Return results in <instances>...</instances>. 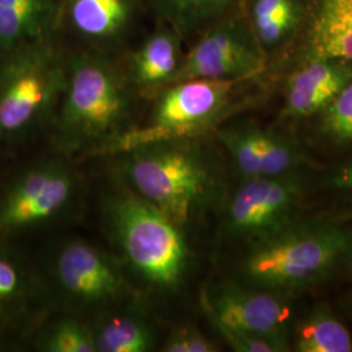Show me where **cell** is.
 <instances>
[{"instance_id":"cell-1","label":"cell","mask_w":352,"mask_h":352,"mask_svg":"<svg viewBox=\"0 0 352 352\" xmlns=\"http://www.w3.org/2000/svg\"><path fill=\"white\" fill-rule=\"evenodd\" d=\"M126 81L113 64L91 54L67 65L55 141L65 153L102 154L124 135L131 116Z\"/></svg>"},{"instance_id":"cell-2","label":"cell","mask_w":352,"mask_h":352,"mask_svg":"<svg viewBox=\"0 0 352 352\" xmlns=\"http://www.w3.org/2000/svg\"><path fill=\"white\" fill-rule=\"evenodd\" d=\"M351 263V227L312 222L260 238L243 263V273L260 289L289 292L318 285Z\"/></svg>"},{"instance_id":"cell-3","label":"cell","mask_w":352,"mask_h":352,"mask_svg":"<svg viewBox=\"0 0 352 352\" xmlns=\"http://www.w3.org/2000/svg\"><path fill=\"white\" fill-rule=\"evenodd\" d=\"M67 67L50 37L0 55V151L30 139L60 102Z\"/></svg>"},{"instance_id":"cell-4","label":"cell","mask_w":352,"mask_h":352,"mask_svg":"<svg viewBox=\"0 0 352 352\" xmlns=\"http://www.w3.org/2000/svg\"><path fill=\"white\" fill-rule=\"evenodd\" d=\"M106 215L113 239L140 277L161 291L180 286L189 263L182 227L126 186L110 196Z\"/></svg>"},{"instance_id":"cell-5","label":"cell","mask_w":352,"mask_h":352,"mask_svg":"<svg viewBox=\"0 0 352 352\" xmlns=\"http://www.w3.org/2000/svg\"><path fill=\"white\" fill-rule=\"evenodd\" d=\"M183 142H155L118 154L126 187L182 228L212 186L208 167Z\"/></svg>"},{"instance_id":"cell-6","label":"cell","mask_w":352,"mask_h":352,"mask_svg":"<svg viewBox=\"0 0 352 352\" xmlns=\"http://www.w3.org/2000/svg\"><path fill=\"white\" fill-rule=\"evenodd\" d=\"M241 82L193 78L164 88L160 91L148 122L126 131L102 154L118 155L149 144L186 141L201 135L225 116Z\"/></svg>"},{"instance_id":"cell-7","label":"cell","mask_w":352,"mask_h":352,"mask_svg":"<svg viewBox=\"0 0 352 352\" xmlns=\"http://www.w3.org/2000/svg\"><path fill=\"white\" fill-rule=\"evenodd\" d=\"M75 177L67 164L41 161L11 176L0 189V240L55 219L72 200Z\"/></svg>"},{"instance_id":"cell-8","label":"cell","mask_w":352,"mask_h":352,"mask_svg":"<svg viewBox=\"0 0 352 352\" xmlns=\"http://www.w3.org/2000/svg\"><path fill=\"white\" fill-rule=\"evenodd\" d=\"M266 62L267 55L254 37L245 12L239 10L202 32L184 54L173 84L193 78L245 81L261 74Z\"/></svg>"},{"instance_id":"cell-9","label":"cell","mask_w":352,"mask_h":352,"mask_svg":"<svg viewBox=\"0 0 352 352\" xmlns=\"http://www.w3.org/2000/svg\"><path fill=\"white\" fill-rule=\"evenodd\" d=\"M302 192V179L292 173L244 179L227 206L228 231L260 238L277 231L286 226Z\"/></svg>"},{"instance_id":"cell-10","label":"cell","mask_w":352,"mask_h":352,"mask_svg":"<svg viewBox=\"0 0 352 352\" xmlns=\"http://www.w3.org/2000/svg\"><path fill=\"white\" fill-rule=\"evenodd\" d=\"M54 276L74 302L98 305L118 300L126 279L113 258L88 241H67L54 260Z\"/></svg>"},{"instance_id":"cell-11","label":"cell","mask_w":352,"mask_h":352,"mask_svg":"<svg viewBox=\"0 0 352 352\" xmlns=\"http://www.w3.org/2000/svg\"><path fill=\"white\" fill-rule=\"evenodd\" d=\"M218 330L240 334L286 337L291 307L277 292L222 286L206 299Z\"/></svg>"},{"instance_id":"cell-12","label":"cell","mask_w":352,"mask_h":352,"mask_svg":"<svg viewBox=\"0 0 352 352\" xmlns=\"http://www.w3.org/2000/svg\"><path fill=\"white\" fill-rule=\"evenodd\" d=\"M351 80V62L338 58L302 60L287 78L283 115L289 119L318 115Z\"/></svg>"},{"instance_id":"cell-13","label":"cell","mask_w":352,"mask_h":352,"mask_svg":"<svg viewBox=\"0 0 352 352\" xmlns=\"http://www.w3.org/2000/svg\"><path fill=\"white\" fill-rule=\"evenodd\" d=\"M302 60L338 58L352 63V0H307Z\"/></svg>"},{"instance_id":"cell-14","label":"cell","mask_w":352,"mask_h":352,"mask_svg":"<svg viewBox=\"0 0 352 352\" xmlns=\"http://www.w3.org/2000/svg\"><path fill=\"white\" fill-rule=\"evenodd\" d=\"M62 0H0V55L50 37Z\"/></svg>"},{"instance_id":"cell-15","label":"cell","mask_w":352,"mask_h":352,"mask_svg":"<svg viewBox=\"0 0 352 352\" xmlns=\"http://www.w3.org/2000/svg\"><path fill=\"white\" fill-rule=\"evenodd\" d=\"M183 58L182 36L171 26L160 29L132 55L131 80L145 93L161 91L173 84Z\"/></svg>"},{"instance_id":"cell-16","label":"cell","mask_w":352,"mask_h":352,"mask_svg":"<svg viewBox=\"0 0 352 352\" xmlns=\"http://www.w3.org/2000/svg\"><path fill=\"white\" fill-rule=\"evenodd\" d=\"M37 294L33 274L10 241L0 240V338L23 329Z\"/></svg>"},{"instance_id":"cell-17","label":"cell","mask_w":352,"mask_h":352,"mask_svg":"<svg viewBox=\"0 0 352 352\" xmlns=\"http://www.w3.org/2000/svg\"><path fill=\"white\" fill-rule=\"evenodd\" d=\"M245 16L266 55L302 34L307 0H248Z\"/></svg>"},{"instance_id":"cell-18","label":"cell","mask_w":352,"mask_h":352,"mask_svg":"<svg viewBox=\"0 0 352 352\" xmlns=\"http://www.w3.org/2000/svg\"><path fill=\"white\" fill-rule=\"evenodd\" d=\"M65 8L77 33L91 39H110L129 24L135 0H68Z\"/></svg>"},{"instance_id":"cell-19","label":"cell","mask_w":352,"mask_h":352,"mask_svg":"<svg viewBox=\"0 0 352 352\" xmlns=\"http://www.w3.org/2000/svg\"><path fill=\"white\" fill-rule=\"evenodd\" d=\"M155 11L183 37L200 33L241 10L245 0H151Z\"/></svg>"},{"instance_id":"cell-20","label":"cell","mask_w":352,"mask_h":352,"mask_svg":"<svg viewBox=\"0 0 352 352\" xmlns=\"http://www.w3.org/2000/svg\"><path fill=\"white\" fill-rule=\"evenodd\" d=\"M91 331L100 352H146L155 346L151 325L140 316L131 314L107 317Z\"/></svg>"},{"instance_id":"cell-21","label":"cell","mask_w":352,"mask_h":352,"mask_svg":"<svg viewBox=\"0 0 352 352\" xmlns=\"http://www.w3.org/2000/svg\"><path fill=\"white\" fill-rule=\"evenodd\" d=\"M295 350L300 352H350V331L327 308H317L298 327Z\"/></svg>"},{"instance_id":"cell-22","label":"cell","mask_w":352,"mask_h":352,"mask_svg":"<svg viewBox=\"0 0 352 352\" xmlns=\"http://www.w3.org/2000/svg\"><path fill=\"white\" fill-rule=\"evenodd\" d=\"M36 347L45 352H97L93 331L75 320L51 324L38 336Z\"/></svg>"},{"instance_id":"cell-23","label":"cell","mask_w":352,"mask_h":352,"mask_svg":"<svg viewBox=\"0 0 352 352\" xmlns=\"http://www.w3.org/2000/svg\"><path fill=\"white\" fill-rule=\"evenodd\" d=\"M258 131L256 126H239L218 132L219 140L231 154L234 164L244 179L260 176Z\"/></svg>"},{"instance_id":"cell-24","label":"cell","mask_w":352,"mask_h":352,"mask_svg":"<svg viewBox=\"0 0 352 352\" xmlns=\"http://www.w3.org/2000/svg\"><path fill=\"white\" fill-rule=\"evenodd\" d=\"M320 115V131L338 144L352 142V80Z\"/></svg>"},{"instance_id":"cell-25","label":"cell","mask_w":352,"mask_h":352,"mask_svg":"<svg viewBox=\"0 0 352 352\" xmlns=\"http://www.w3.org/2000/svg\"><path fill=\"white\" fill-rule=\"evenodd\" d=\"M299 154L287 141L258 131L260 176H279L292 173L299 164Z\"/></svg>"},{"instance_id":"cell-26","label":"cell","mask_w":352,"mask_h":352,"mask_svg":"<svg viewBox=\"0 0 352 352\" xmlns=\"http://www.w3.org/2000/svg\"><path fill=\"white\" fill-rule=\"evenodd\" d=\"M230 346L239 352H283L289 350L286 337H267L240 334L227 330H219Z\"/></svg>"},{"instance_id":"cell-27","label":"cell","mask_w":352,"mask_h":352,"mask_svg":"<svg viewBox=\"0 0 352 352\" xmlns=\"http://www.w3.org/2000/svg\"><path fill=\"white\" fill-rule=\"evenodd\" d=\"M164 351L215 352L218 347L195 327H180L168 336L164 342Z\"/></svg>"},{"instance_id":"cell-28","label":"cell","mask_w":352,"mask_h":352,"mask_svg":"<svg viewBox=\"0 0 352 352\" xmlns=\"http://www.w3.org/2000/svg\"><path fill=\"white\" fill-rule=\"evenodd\" d=\"M330 184L342 190H352V162L340 167L330 177Z\"/></svg>"},{"instance_id":"cell-29","label":"cell","mask_w":352,"mask_h":352,"mask_svg":"<svg viewBox=\"0 0 352 352\" xmlns=\"http://www.w3.org/2000/svg\"><path fill=\"white\" fill-rule=\"evenodd\" d=\"M350 307H351V309H352V298H351V300H350Z\"/></svg>"}]
</instances>
